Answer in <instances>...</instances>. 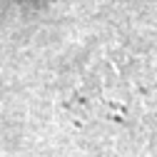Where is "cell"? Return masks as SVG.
Returning <instances> with one entry per match:
<instances>
[{"instance_id": "obj_1", "label": "cell", "mask_w": 157, "mask_h": 157, "mask_svg": "<svg viewBox=\"0 0 157 157\" xmlns=\"http://www.w3.org/2000/svg\"><path fill=\"white\" fill-rule=\"evenodd\" d=\"M150 82L142 63L127 52H105L75 77L70 107L90 122L130 125L142 117Z\"/></svg>"}]
</instances>
